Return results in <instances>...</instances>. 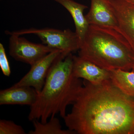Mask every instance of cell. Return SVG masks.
I'll use <instances>...</instances> for the list:
<instances>
[{"mask_svg": "<svg viewBox=\"0 0 134 134\" xmlns=\"http://www.w3.org/2000/svg\"><path fill=\"white\" fill-rule=\"evenodd\" d=\"M64 117L68 129L79 134H134V97L111 79L98 85L85 80Z\"/></svg>", "mask_w": 134, "mask_h": 134, "instance_id": "1", "label": "cell"}, {"mask_svg": "<svg viewBox=\"0 0 134 134\" xmlns=\"http://www.w3.org/2000/svg\"><path fill=\"white\" fill-rule=\"evenodd\" d=\"M73 55L60 57L52 65L43 88L30 106L28 119L46 123L59 114L64 118L67 107L72 104L82 86L81 79L73 72Z\"/></svg>", "mask_w": 134, "mask_h": 134, "instance_id": "2", "label": "cell"}, {"mask_svg": "<svg viewBox=\"0 0 134 134\" xmlns=\"http://www.w3.org/2000/svg\"><path fill=\"white\" fill-rule=\"evenodd\" d=\"M79 56L111 71H129L134 66V52L124 36L115 29L90 25Z\"/></svg>", "mask_w": 134, "mask_h": 134, "instance_id": "3", "label": "cell"}, {"mask_svg": "<svg viewBox=\"0 0 134 134\" xmlns=\"http://www.w3.org/2000/svg\"><path fill=\"white\" fill-rule=\"evenodd\" d=\"M6 33L9 35L19 36L34 34L40 38L44 44L53 49L60 50L67 55L79 50L80 47V41L76 33L69 29L62 30L51 28H31L12 32L8 31Z\"/></svg>", "mask_w": 134, "mask_h": 134, "instance_id": "4", "label": "cell"}, {"mask_svg": "<svg viewBox=\"0 0 134 134\" xmlns=\"http://www.w3.org/2000/svg\"><path fill=\"white\" fill-rule=\"evenodd\" d=\"M10 55L18 61L31 66L55 49L43 44H37L14 34L9 35Z\"/></svg>", "mask_w": 134, "mask_h": 134, "instance_id": "5", "label": "cell"}, {"mask_svg": "<svg viewBox=\"0 0 134 134\" xmlns=\"http://www.w3.org/2000/svg\"><path fill=\"white\" fill-rule=\"evenodd\" d=\"M62 56L67 55L59 50H55L49 53L32 65L29 72L19 81L12 86L32 87L38 94L43 88L52 65Z\"/></svg>", "mask_w": 134, "mask_h": 134, "instance_id": "6", "label": "cell"}, {"mask_svg": "<svg viewBox=\"0 0 134 134\" xmlns=\"http://www.w3.org/2000/svg\"><path fill=\"white\" fill-rule=\"evenodd\" d=\"M85 17L90 25L115 29L121 34L110 0H91L90 9Z\"/></svg>", "mask_w": 134, "mask_h": 134, "instance_id": "7", "label": "cell"}, {"mask_svg": "<svg viewBox=\"0 0 134 134\" xmlns=\"http://www.w3.org/2000/svg\"><path fill=\"white\" fill-rule=\"evenodd\" d=\"M73 72L79 79L98 85L110 79V71L80 56L73 55Z\"/></svg>", "mask_w": 134, "mask_h": 134, "instance_id": "8", "label": "cell"}, {"mask_svg": "<svg viewBox=\"0 0 134 134\" xmlns=\"http://www.w3.org/2000/svg\"><path fill=\"white\" fill-rule=\"evenodd\" d=\"M121 32L134 52V5L125 0H110Z\"/></svg>", "mask_w": 134, "mask_h": 134, "instance_id": "9", "label": "cell"}, {"mask_svg": "<svg viewBox=\"0 0 134 134\" xmlns=\"http://www.w3.org/2000/svg\"><path fill=\"white\" fill-rule=\"evenodd\" d=\"M38 93L29 86H11L0 91V105H21L30 106L36 102Z\"/></svg>", "mask_w": 134, "mask_h": 134, "instance_id": "10", "label": "cell"}, {"mask_svg": "<svg viewBox=\"0 0 134 134\" xmlns=\"http://www.w3.org/2000/svg\"><path fill=\"white\" fill-rule=\"evenodd\" d=\"M63 6L72 16L75 26V32L78 36L80 46L90 26L83 15L87 6L76 2L74 0H52Z\"/></svg>", "mask_w": 134, "mask_h": 134, "instance_id": "11", "label": "cell"}, {"mask_svg": "<svg viewBox=\"0 0 134 134\" xmlns=\"http://www.w3.org/2000/svg\"><path fill=\"white\" fill-rule=\"evenodd\" d=\"M110 71L113 83L127 95L134 97V72L121 69Z\"/></svg>", "mask_w": 134, "mask_h": 134, "instance_id": "12", "label": "cell"}, {"mask_svg": "<svg viewBox=\"0 0 134 134\" xmlns=\"http://www.w3.org/2000/svg\"><path fill=\"white\" fill-rule=\"evenodd\" d=\"M34 129L29 132V134H75L74 131L70 130H63L57 117L50 118L49 121L42 123L37 120H32Z\"/></svg>", "mask_w": 134, "mask_h": 134, "instance_id": "13", "label": "cell"}, {"mask_svg": "<svg viewBox=\"0 0 134 134\" xmlns=\"http://www.w3.org/2000/svg\"><path fill=\"white\" fill-rule=\"evenodd\" d=\"M23 128L14 121L6 120H0V134H25Z\"/></svg>", "mask_w": 134, "mask_h": 134, "instance_id": "14", "label": "cell"}, {"mask_svg": "<svg viewBox=\"0 0 134 134\" xmlns=\"http://www.w3.org/2000/svg\"><path fill=\"white\" fill-rule=\"evenodd\" d=\"M0 67L3 74L6 76H9L11 70L9 63L6 55L5 48L3 45L0 43Z\"/></svg>", "mask_w": 134, "mask_h": 134, "instance_id": "15", "label": "cell"}, {"mask_svg": "<svg viewBox=\"0 0 134 134\" xmlns=\"http://www.w3.org/2000/svg\"><path fill=\"white\" fill-rule=\"evenodd\" d=\"M127 2L131 3L132 5H134V0H125Z\"/></svg>", "mask_w": 134, "mask_h": 134, "instance_id": "16", "label": "cell"}, {"mask_svg": "<svg viewBox=\"0 0 134 134\" xmlns=\"http://www.w3.org/2000/svg\"><path fill=\"white\" fill-rule=\"evenodd\" d=\"M132 71H133V72H134V66L133 67V68H132Z\"/></svg>", "mask_w": 134, "mask_h": 134, "instance_id": "17", "label": "cell"}]
</instances>
